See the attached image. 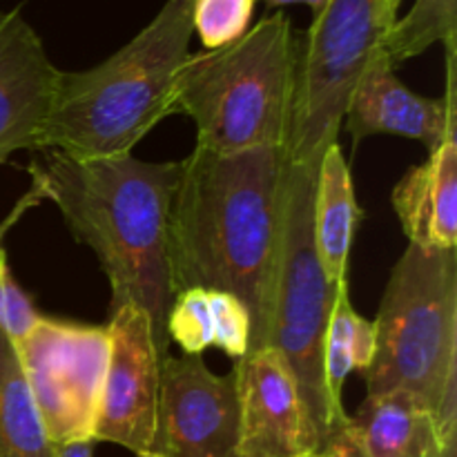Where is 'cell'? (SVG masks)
Wrapping results in <instances>:
<instances>
[{
    "mask_svg": "<svg viewBox=\"0 0 457 457\" xmlns=\"http://www.w3.org/2000/svg\"><path fill=\"white\" fill-rule=\"evenodd\" d=\"M288 163L286 147L219 154L195 145L179 161L170 201L172 293L204 288L235 295L250 312L248 353L270 346Z\"/></svg>",
    "mask_w": 457,
    "mask_h": 457,
    "instance_id": "cell-1",
    "label": "cell"
},
{
    "mask_svg": "<svg viewBox=\"0 0 457 457\" xmlns=\"http://www.w3.org/2000/svg\"><path fill=\"white\" fill-rule=\"evenodd\" d=\"M34 205L47 199L71 237L96 254L110 281V315L123 306L150 320L156 351L170 355L168 219L179 161H143L134 154L74 159L40 150L27 168Z\"/></svg>",
    "mask_w": 457,
    "mask_h": 457,
    "instance_id": "cell-2",
    "label": "cell"
},
{
    "mask_svg": "<svg viewBox=\"0 0 457 457\" xmlns=\"http://www.w3.org/2000/svg\"><path fill=\"white\" fill-rule=\"evenodd\" d=\"M192 4L165 0L154 18L98 65L58 74L38 150L74 159L132 154L172 112L174 74L190 54Z\"/></svg>",
    "mask_w": 457,
    "mask_h": 457,
    "instance_id": "cell-3",
    "label": "cell"
},
{
    "mask_svg": "<svg viewBox=\"0 0 457 457\" xmlns=\"http://www.w3.org/2000/svg\"><path fill=\"white\" fill-rule=\"evenodd\" d=\"M299 31L272 12L221 49L187 54L174 74L172 112L196 125V147L235 154L286 147L293 129Z\"/></svg>",
    "mask_w": 457,
    "mask_h": 457,
    "instance_id": "cell-4",
    "label": "cell"
},
{
    "mask_svg": "<svg viewBox=\"0 0 457 457\" xmlns=\"http://www.w3.org/2000/svg\"><path fill=\"white\" fill-rule=\"evenodd\" d=\"M366 395L406 393L457 440V250L411 245L393 266L379 303Z\"/></svg>",
    "mask_w": 457,
    "mask_h": 457,
    "instance_id": "cell-5",
    "label": "cell"
},
{
    "mask_svg": "<svg viewBox=\"0 0 457 457\" xmlns=\"http://www.w3.org/2000/svg\"><path fill=\"white\" fill-rule=\"evenodd\" d=\"M315 168L312 163H288L286 172L284 232L272 295L270 346L288 361L315 420L324 451L326 442L348 420V413L333 409L324 382V335L342 284H333L326 277L315 253Z\"/></svg>",
    "mask_w": 457,
    "mask_h": 457,
    "instance_id": "cell-6",
    "label": "cell"
},
{
    "mask_svg": "<svg viewBox=\"0 0 457 457\" xmlns=\"http://www.w3.org/2000/svg\"><path fill=\"white\" fill-rule=\"evenodd\" d=\"M397 21L388 0H326L299 31L297 89L290 129V163L317 165L326 147L337 143L344 110Z\"/></svg>",
    "mask_w": 457,
    "mask_h": 457,
    "instance_id": "cell-7",
    "label": "cell"
},
{
    "mask_svg": "<svg viewBox=\"0 0 457 457\" xmlns=\"http://www.w3.org/2000/svg\"><path fill=\"white\" fill-rule=\"evenodd\" d=\"M16 351L52 445L92 440L110 357L107 326L40 315Z\"/></svg>",
    "mask_w": 457,
    "mask_h": 457,
    "instance_id": "cell-8",
    "label": "cell"
},
{
    "mask_svg": "<svg viewBox=\"0 0 457 457\" xmlns=\"http://www.w3.org/2000/svg\"><path fill=\"white\" fill-rule=\"evenodd\" d=\"M235 370L217 375L201 355L163 357L154 437L159 457H241Z\"/></svg>",
    "mask_w": 457,
    "mask_h": 457,
    "instance_id": "cell-9",
    "label": "cell"
},
{
    "mask_svg": "<svg viewBox=\"0 0 457 457\" xmlns=\"http://www.w3.org/2000/svg\"><path fill=\"white\" fill-rule=\"evenodd\" d=\"M110 357L92 440L150 453L159 404L161 360L150 320L134 306L110 315Z\"/></svg>",
    "mask_w": 457,
    "mask_h": 457,
    "instance_id": "cell-10",
    "label": "cell"
},
{
    "mask_svg": "<svg viewBox=\"0 0 457 457\" xmlns=\"http://www.w3.org/2000/svg\"><path fill=\"white\" fill-rule=\"evenodd\" d=\"M241 457H315L321 436L288 361L272 346L235 361Z\"/></svg>",
    "mask_w": 457,
    "mask_h": 457,
    "instance_id": "cell-11",
    "label": "cell"
},
{
    "mask_svg": "<svg viewBox=\"0 0 457 457\" xmlns=\"http://www.w3.org/2000/svg\"><path fill=\"white\" fill-rule=\"evenodd\" d=\"M446 92L440 98L415 94L395 74V67L382 54L370 61L357 80L344 110V123L353 141L375 134H393L422 143L436 152L446 134L457 129L455 98V43H446Z\"/></svg>",
    "mask_w": 457,
    "mask_h": 457,
    "instance_id": "cell-12",
    "label": "cell"
},
{
    "mask_svg": "<svg viewBox=\"0 0 457 457\" xmlns=\"http://www.w3.org/2000/svg\"><path fill=\"white\" fill-rule=\"evenodd\" d=\"M58 74L22 9L0 12V165L18 150H38Z\"/></svg>",
    "mask_w": 457,
    "mask_h": 457,
    "instance_id": "cell-13",
    "label": "cell"
},
{
    "mask_svg": "<svg viewBox=\"0 0 457 457\" xmlns=\"http://www.w3.org/2000/svg\"><path fill=\"white\" fill-rule=\"evenodd\" d=\"M446 440L427 406L406 393L366 395L326 442L321 457H440Z\"/></svg>",
    "mask_w": 457,
    "mask_h": 457,
    "instance_id": "cell-14",
    "label": "cell"
},
{
    "mask_svg": "<svg viewBox=\"0 0 457 457\" xmlns=\"http://www.w3.org/2000/svg\"><path fill=\"white\" fill-rule=\"evenodd\" d=\"M393 208L411 245L455 250L457 245V129L428 161L411 168L393 187Z\"/></svg>",
    "mask_w": 457,
    "mask_h": 457,
    "instance_id": "cell-15",
    "label": "cell"
},
{
    "mask_svg": "<svg viewBox=\"0 0 457 457\" xmlns=\"http://www.w3.org/2000/svg\"><path fill=\"white\" fill-rule=\"evenodd\" d=\"M360 221L361 208L351 168L339 143H333L317 161L312 190V241L317 259L333 284L348 281V257Z\"/></svg>",
    "mask_w": 457,
    "mask_h": 457,
    "instance_id": "cell-16",
    "label": "cell"
},
{
    "mask_svg": "<svg viewBox=\"0 0 457 457\" xmlns=\"http://www.w3.org/2000/svg\"><path fill=\"white\" fill-rule=\"evenodd\" d=\"M16 344L0 330V457H54Z\"/></svg>",
    "mask_w": 457,
    "mask_h": 457,
    "instance_id": "cell-17",
    "label": "cell"
},
{
    "mask_svg": "<svg viewBox=\"0 0 457 457\" xmlns=\"http://www.w3.org/2000/svg\"><path fill=\"white\" fill-rule=\"evenodd\" d=\"M375 355V326L351 303L348 281L337 288L324 335V382L337 413H346L342 391L353 370L364 373Z\"/></svg>",
    "mask_w": 457,
    "mask_h": 457,
    "instance_id": "cell-18",
    "label": "cell"
},
{
    "mask_svg": "<svg viewBox=\"0 0 457 457\" xmlns=\"http://www.w3.org/2000/svg\"><path fill=\"white\" fill-rule=\"evenodd\" d=\"M457 40V0H415L404 18H397L384 40V56L393 67L422 56L436 43Z\"/></svg>",
    "mask_w": 457,
    "mask_h": 457,
    "instance_id": "cell-19",
    "label": "cell"
},
{
    "mask_svg": "<svg viewBox=\"0 0 457 457\" xmlns=\"http://www.w3.org/2000/svg\"><path fill=\"white\" fill-rule=\"evenodd\" d=\"M257 0H192V29L205 49H221L250 29Z\"/></svg>",
    "mask_w": 457,
    "mask_h": 457,
    "instance_id": "cell-20",
    "label": "cell"
},
{
    "mask_svg": "<svg viewBox=\"0 0 457 457\" xmlns=\"http://www.w3.org/2000/svg\"><path fill=\"white\" fill-rule=\"evenodd\" d=\"M170 344H179L186 355H201L212 344V312L208 290L190 288L174 295L168 315Z\"/></svg>",
    "mask_w": 457,
    "mask_h": 457,
    "instance_id": "cell-21",
    "label": "cell"
},
{
    "mask_svg": "<svg viewBox=\"0 0 457 457\" xmlns=\"http://www.w3.org/2000/svg\"><path fill=\"white\" fill-rule=\"evenodd\" d=\"M210 312H212V344L226 351L228 357L239 361L248 355L250 337H253V324L250 312L235 295L223 290H208Z\"/></svg>",
    "mask_w": 457,
    "mask_h": 457,
    "instance_id": "cell-22",
    "label": "cell"
},
{
    "mask_svg": "<svg viewBox=\"0 0 457 457\" xmlns=\"http://www.w3.org/2000/svg\"><path fill=\"white\" fill-rule=\"evenodd\" d=\"M40 312L36 311L34 299L16 284L7 266V254L0 250V330L18 344L29 335Z\"/></svg>",
    "mask_w": 457,
    "mask_h": 457,
    "instance_id": "cell-23",
    "label": "cell"
},
{
    "mask_svg": "<svg viewBox=\"0 0 457 457\" xmlns=\"http://www.w3.org/2000/svg\"><path fill=\"white\" fill-rule=\"evenodd\" d=\"M94 445H96L94 440H80L56 446V455L54 457H94Z\"/></svg>",
    "mask_w": 457,
    "mask_h": 457,
    "instance_id": "cell-24",
    "label": "cell"
},
{
    "mask_svg": "<svg viewBox=\"0 0 457 457\" xmlns=\"http://www.w3.org/2000/svg\"><path fill=\"white\" fill-rule=\"evenodd\" d=\"M263 3L268 4V7H288V4H308V7L312 9V13L320 12L321 7H324L326 0H263Z\"/></svg>",
    "mask_w": 457,
    "mask_h": 457,
    "instance_id": "cell-25",
    "label": "cell"
},
{
    "mask_svg": "<svg viewBox=\"0 0 457 457\" xmlns=\"http://www.w3.org/2000/svg\"><path fill=\"white\" fill-rule=\"evenodd\" d=\"M440 457H457V442L446 446V449L440 453Z\"/></svg>",
    "mask_w": 457,
    "mask_h": 457,
    "instance_id": "cell-26",
    "label": "cell"
},
{
    "mask_svg": "<svg viewBox=\"0 0 457 457\" xmlns=\"http://www.w3.org/2000/svg\"><path fill=\"white\" fill-rule=\"evenodd\" d=\"M400 4H402V0H388V7H391V12L395 13V16H397V9H400Z\"/></svg>",
    "mask_w": 457,
    "mask_h": 457,
    "instance_id": "cell-27",
    "label": "cell"
},
{
    "mask_svg": "<svg viewBox=\"0 0 457 457\" xmlns=\"http://www.w3.org/2000/svg\"><path fill=\"white\" fill-rule=\"evenodd\" d=\"M7 226H9V223H7V221H4V223H3V226H0V237H3V232H4V228H7ZM0 250H3V248H0Z\"/></svg>",
    "mask_w": 457,
    "mask_h": 457,
    "instance_id": "cell-28",
    "label": "cell"
},
{
    "mask_svg": "<svg viewBox=\"0 0 457 457\" xmlns=\"http://www.w3.org/2000/svg\"><path fill=\"white\" fill-rule=\"evenodd\" d=\"M137 457H159V455H154V453H141V455H137Z\"/></svg>",
    "mask_w": 457,
    "mask_h": 457,
    "instance_id": "cell-29",
    "label": "cell"
},
{
    "mask_svg": "<svg viewBox=\"0 0 457 457\" xmlns=\"http://www.w3.org/2000/svg\"><path fill=\"white\" fill-rule=\"evenodd\" d=\"M186 3H190V4H192V0H186Z\"/></svg>",
    "mask_w": 457,
    "mask_h": 457,
    "instance_id": "cell-30",
    "label": "cell"
},
{
    "mask_svg": "<svg viewBox=\"0 0 457 457\" xmlns=\"http://www.w3.org/2000/svg\"><path fill=\"white\" fill-rule=\"evenodd\" d=\"M315 457H321V455H315Z\"/></svg>",
    "mask_w": 457,
    "mask_h": 457,
    "instance_id": "cell-31",
    "label": "cell"
}]
</instances>
